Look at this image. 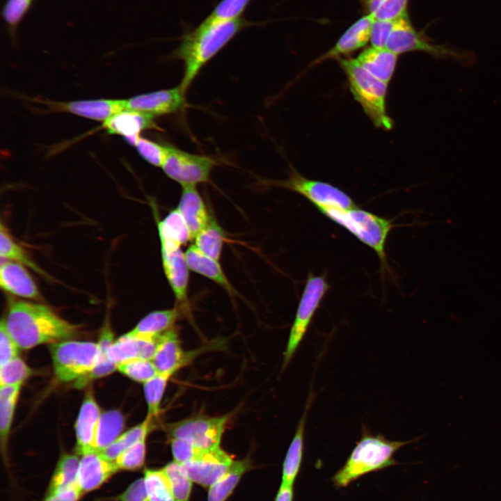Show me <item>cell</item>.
<instances>
[{"mask_svg":"<svg viewBox=\"0 0 501 501\" xmlns=\"http://www.w3.org/2000/svg\"><path fill=\"white\" fill-rule=\"evenodd\" d=\"M255 25L241 17L232 20L205 19L198 26L182 35L171 57L182 61L184 72L180 84L186 93L202 68L241 31Z\"/></svg>","mask_w":501,"mask_h":501,"instance_id":"1","label":"cell"},{"mask_svg":"<svg viewBox=\"0 0 501 501\" xmlns=\"http://www.w3.org/2000/svg\"><path fill=\"white\" fill-rule=\"evenodd\" d=\"M3 320L20 349L70 340L79 331L49 307L24 301H10Z\"/></svg>","mask_w":501,"mask_h":501,"instance_id":"2","label":"cell"},{"mask_svg":"<svg viewBox=\"0 0 501 501\" xmlns=\"http://www.w3.org/2000/svg\"><path fill=\"white\" fill-rule=\"evenodd\" d=\"M392 440L381 434H372L365 427L344 464L332 477L336 488H344L361 477L399 464L394 459L402 447L418 440Z\"/></svg>","mask_w":501,"mask_h":501,"instance_id":"3","label":"cell"},{"mask_svg":"<svg viewBox=\"0 0 501 501\" xmlns=\"http://www.w3.org/2000/svg\"><path fill=\"white\" fill-rule=\"evenodd\" d=\"M337 61L347 77L351 93L367 116L376 127L390 131L394 122L386 108L388 84L364 69L356 58Z\"/></svg>","mask_w":501,"mask_h":501,"instance_id":"4","label":"cell"},{"mask_svg":"<svg viewBox=\"0 0 501 501\" xmlns=\"http://www.w3.org/2000/svg\"><path fill=\"white\" fill-rule=\"evenodd\" d=\"M320 213L342 227L377 255L381 268L388 269L385 245L392 222L358 206L349 209L319 208Z\"/></svg>","mask_w":501,"mask_h":501,"instance_id":"5","label":"cell"},{"mask_svg":"<svg viewBox=\"0 0 501 501\" xmlns=\"http://www.w3.org/2000/svg\"><path fill=\"white\" fill-rule=\"evenodd\" d=\"M385 48L397 55L422 51L437 58L458 61L468 65L474 61L473 55L469 52L431 42L415 30L408 15L395 20Z\"/></svg>","mask_w":501,"mask_h":501,"instance_id":"6","label":"cell"},{"mask_svg":"<svg viewBox=\"0 0 501 501\" xmlns=\"http://www.w3.org/2000/svg\"><path fill=\"white\" fill-rule=\"evenodd\" d=\"M54 373L61 381L70 382L84 376L99 358L97 343L63 340L50 346Z\"/></svg>","mask_w":501,"mask_h":501,"instance_id":"7","label":"cell"},{"mask_svg":"<svg viewBox=\"0 0 501 501\" xmlns=\"http://www.w3.org/2000/svg\"><path fill=\"white\" fill-rule=\"evenodd\" d=\"M328 290L329 285L324 275L308 274L289 332L282 369L287 366L294 356Z\"/></svg>","mask_w":501,"mask_h":501,"instance_id":"8","label":"cell"},{"mask_svg":"<svg viewBox=\"0 0 501 501\" xmlns=\"http://www.w3.org/2000/svg\"><path fill=\"white\" fill-rule=\"evenodd\" d=\"M273 184L303 196L317 209H349L357 206L353 200L340 188L328 182L307 178L294 169L290 172L287 179L274 181Z\"/></svg>","mask_w":501,"mask_h":501,"instance_id":"9","label":"cell"},{"mask_svg":"<svg viewBox=\"0 0 501 501\" xmlns=\"http://www.w3.org/2000/svg\"><path fill=\"white\" fill-rule=\"evenodd\" d=\"M215 162L211 158L182 150L168 145V151L161 167L164 173L182 187L196 186L210 180Z\"/></svg>","mask_w":501,"mask_h":501,"instance_id":"10","label":"cell"},{"mask_svg":"<svg viewBox=\"0 0 501 501\" xmlns=\"http://www.w3.org/2000/svg\"><path fill=\"white\" fill-rule=\"evenodd\" d=\"M230 415L209 417L198 416L182 420L171 424V438L186 441L195 446L214 449L220 447L223 434Z\"/></svg>","mask_w":501,"mask_h":501,"instance_id":"11","label":"cell"},{"mask_svg":"<svg viewBox=\"0 0 501 501\" xmlns=\"http://www.w3.org/2000/svg\"><path fill=\"white\" fill-rule=\"evenodd\" d=\"M162 265L178 306L189 311V269L181 246L168 239H160Z\"/></svg>","mask_w":501,"mask_h":501,"instance_id":"12","label":"cell"},{"mask_svg":"<svg viewBox=\"0 0 501 501\" xmlns=\"http://www.w3.org/2000/svg\"><path fill=\"white\" fill-rule=\"evenodd\" d=\"M185 92L180 86L141 94L126 100V109L153 117L175 113L185 105Z\"/></svg>","mask_w":501,"mask_h":501,"instance_id":"13","label":"cell"},{"mask_svg":"<svg viewBox=\"0 0 501 501\" xmlns=\"http://www.w3.org/2000/svg\"><path fill=\"white\" fill-rule=\"evenodd\" d=\"M234 459L221 447L210 449L200 459L182 464L193 483L209 488L230 468Z\"/></svg>","mask_w":501,"mask_h":501,"instance_id":"14","label":"cell"},{"mask_svg":"<svg viewBox=\"0 0 501 501\" xmlns=\"http://www.w3.org/2000/svg\"><path fill=\"white\" fill-rule=\"evenodd\" d=\"M374 19L367 13L360 17L344 32L332 48L315 59L308 67H312L330 59L349 57L364 47L369 40Z\"/></svg>","mask_w":501,"mask_h":501,"instance_id":"15","label":"cell"},{"mask_svg":"<svg viewBox=\"0 0 501 501\" xmlns=\"http://www.w3.org/2000/svg\"><path fill=\"white\" fill-rule=\"evenodd\" d=\"M199 349L186 351L182 349L178 334L173 327L161 334L156 353L152 358L157 371L175 373L180 369L189 365L196 356L205 351Z\"/></svg>","mask_w":501,"mask_h":501,"instance_id":"16","label":"cell"},{"mask_svg":"<svg viewBox=\"0 0 501 501\" xmlns=\"http://www.w3.org/2000/svg\"><path fill=\"white\" fill-rule=\"evenodd\" d=\"M118 470L115 463L101 452L82 455L79 461L77 482L84 493L100 488Z\"/></svg>","mask_w":501,"mask_h":501,"instance_id":"17","label":"cell"},{"mask_svg":"<svg viewBox=\"0 0 501 501\" xmlns=\"http://www.w3.org/2000/svg\"><path fill=\"white\" fill-rule=\"evenodd\" d=\"M102 412L93 392L88 390L81 404L75 424L76 448L80 455L97 451V430Z\"/></svg>","mask_w":501,"mask_h":501,"instance_id":"18","label":"cell"},{"mask_svg":"<svg viewBox=\"0 0 501 501\" xmlns=\"http://www.w3.org/2000/svg\"><path fill=\"white\" fill-rule=\"evenodd\" d=\"M58 110L88 119L104 122L115 114L126 109V100H86L56 102Z\"/></svg>","mask_w":501,"mask_h":501,"instance_id":"19","label":"cell"},{"mask_svg":"<svg viewBox=\"0 0 501 501\" xmlns=\"http://www.w3.org/2000/svg\"><path fill=\"white\" fill-rule=\"evenodd\" d=\"M153 118L148 114L125 109L103 122V127L109 134L120 135L129 144L134 145L141 131L157 128Z\"/></svg>","mask_w":501,"mask_h":501,"instance_id":"20","label":"cell"},{"mask_svg":"<svg viewBox=\"0 0 501 501\" xmlns=\"http://www.w3.org/2000/svg\"><path fill=\"white\" fill-rule=\"evenodd\" d=\"M177 209L184 218L192 239L208 224L212 217L196 186H182Z\"/></svg>","mask_w":501,"mask_h":501,"instance_id":"21","label":"cell"},{"mask_svg":"<svg viewBox=\"0 0 501 501\" xmlns=\"http://www.w3.org/2000/svg\"><path fill=\"white\" fill-rule=\"evenodd\" d=\"M0 285L5 291L24 299H38L40 294L31 275L22 264L8 261L1 265Z\"/></svg>","mask_w":501,"mask_h":501,"instance_id":"22","label":"cell"},{"mask_svg":"<svg viewBox=\"0 0 501 501\" xmlns=\"http://www.w3.org/2000/svg\"><path fill=\"white\" fill-rule=\"evenodd\" d=\"M312 401V396L310 395L294 437L288 447L283 463L282 484L294 486L299 474L303 457L305 420Z\"/></svg>","mask_w":501,"mask_h":501,"instance_id":"23","label":"cell"},{"mask_svg":"<svg viewBox=\"0 0 501 501\" xmlns=\"http://www.w3.org/2000/svg\"><path fill=\"white\" fill-rule=\"evenodd\" d=\"M356 58L367 72L388 84L395 72L398 55L386 48L371 46Z\"/></svg>","mask_w":501,"mask_h":501,"instance_id":"24","label":"cell"},{"mask_svg":"<svg viewBox=\"0 0 501 501\" xmlns=\"http://www.w3.org/2000/svg\"><path fill=\"white\" fill-rule=\"evenodd\" d=\"M184 254L190 271L209 278L229 294H234L235 290L226 277L219 261L206 255L194 244L189 246Z\"/></svg>","mask_w":501,"mask_h":501,"instance_id":"25","label":"cell"},{"mask_svg":"<svg viewBox=\"0 0 501 501\" xmlns=\"http://www.w3.org/2000/svg\"><path fill=\"white\" fill-rule=\"evenodd\" d=\"M184 311L176 305L172 308L150 312L127 333L133 336L154 337L173 327Z\"/></svg>","mask_w":501,"mask_h":501,"instance_id":"26","label":"cell"},{"mask_svg":"<svg viewBox=\"0 0 501 501\" xmlns=\"http://www.w3.org/2000/svg\"><path fill=\"white\" fill-rule=\"evenodd\" d=\"M252 468L250 457L234 461L228 472L208 488L207 501H226Z\"/></svg>","mask_w":501,"mask_h":501,"instance_id":"27","label":"cell"},{"mask_svg":"<svg viewBox=\"0 0 501 501\" xmlns=\"http://www.w3.org/2000/svg\"><path fill=\"white\" fill-rule=\"evenodd\" d=\"M22 383L0 386V440L3 457L7 444Z\"/></svg>","mask_w":501,"mask_h":501,"instance_id":"28","label":"cell"},{"mask_svg":"<svg viewBox=\"0 0 501 501\" xmlns=\"http://www.w3.org/2000/svg\"><path fill=\"white\" fill-rule=\"evenodd\" d=\"M124 426V417L120 411L102 412L96 435L97 450L101 452L114 442L122 434Z\"/></svg>","mask_w":501,"mask_h":501,"instance_id":"29","label":"cell"},{"mask_svg":"<svg viewBox=\"0 0 501 501\" xmlns=\"http://www.w3.org/2000/svg\"><path fill=\"white\" fill-rule=\"evenodd\" d=\"M194 245L206 255L219 261L225 234L217 222L211 217L208 224L194 237Z\"/></svg>","mask_w":501,"mask_h":501,"instance_id":"30","label":"cell"},{"mask_svg":"<svg viewBox=\"0 0 501 501\" xmlns=\"http://www.w3.org/2000/svg\"><path fill=\"white\" fill-rule=\"evenodd\" d=\"M79 461L77 455H63L56 465L45 495L56 493L77 482Z\"/></svg>","mask_w":501,"mask_h":501,"instance_id":"31","label":"cell"},{"mask_svg":"<svg viewBox=\"0 0 501 501\" xmlns=\"http://www.w3.org/2000/svg\"><path fill=\"white\" fill-rule=\"evenodd\" d=\"M161 470L175 501H190L193 482L189 478L184 466L173 460Z\"/></svg>","mask_w":501,"mask_h":501,"instance_id":"32","label":"cell"},{"mask_svg":"<svg viewBox=\"0 0 501 501\" xmlns=\"http://www.w3.org/2000/svg\"><path fill=\"white\" fill-rule=\"evenodd\" d=\"M157 227L159 239H168L181 246L192 239L187 225L177 208L159 221Z\"/></svg>","mask_w":501,"mask_h":501,"instance_id":"33","label":"cell"},{"mask_svg":"<svg viewBox=\"0 0 501 501\" xmlns=\"http://www.w3.org/2000/svg\"><path fill=\"white\" fill-rule=\"evenodd\" d=\"M152 420V418L147 416L142 422L122 434L114 442L101 451L102 454L108 459L115 461L122 452L148 436L151 429Z\"/></svg>","mask_w":501,"mask_h":501,"instance_id":"34","label":"cell"},{"mask_svg":"<svg viewBox=\"0 0 501 501\" xmlns=\"http://www.w3.org/2000/svg\"><path fill=\"white\" fill-rule=\"evenodd\" d=\"M0 255L10 261L25 265L40 275L49 277V275L31 259L23 248L9 235L3 224L0 230Z\"/></svg>","mask_w":501,"mask_h":501,"instance_id":"35","label":"cell"},{"mask_svg":"<svg viewBox=\"0 0 501 501\" xmlns=\"http://www.w3.org/2000/svg\"><path fill=\"white\" fill-rule=\"evenodd\" d=\"M174 374L172 372H160L143 383V391L148 406L147 416L154 418L158 415L168 381Z\"/></svg>","mask_w":501,"mask_h":501,"instance_id":"36","label":"cell"},{"mask_svg":"<svg viewBox=\"0 0 501 501\" xmlns=\"http://www.w3.org/2000/svg\"><path fill=\"white\" fill-rule=\"evenodd\" d=\"M367 14L375 19L395 20L407 15L408 0H362Z\"/></svg>","mask_w":501,"mask_h":501,"instance_id":"37","label":"cell"},{"mask_svg":"<svg viewBox=\"0 0 501 501\" xmlns=\"http://www.w3.org/2000/svg\"><path fill=\"white\" fill-rule=\"evenodd\" d=\"M143 479L149 501H175L161 468L145 469Z\"/></svg>","mask_w":501,"mask_h":501,"instance_id":"38","label":"cell"},{"mask_svg":"<svg viewBox=\"0 0 501 501\" xmlns=\"http://www.w3.org/2000/svg\"><path fill=\"white\" fill-rule=\"evenodd\" d=\"M110 359L117 365L134 358H141L139 338L127 333L114 341L109 350Z\"/></svg>","mask_w":501,"mask_h":501,"instance_id":"39","label":"cell"},{"mask_svg":"<svg viewBox=\"0 0 501 501\" xmlns=\"http://www.w3.org/2000/svg\"><path fill=\"white\" fill-rule=\"evenodd\" d=\"M117 369L129 379L143 383L159 373L152 360L142 358H134L120 363Z\"/></svg>","mask_w":501,"mask_h":501,"instance_id":"40","label":"cell"},{"mask_svg":"<svg viewBox=\"0 0 501 501\" xmlns=\"http://www.w3.org/2000/svg\"><path fill=\"white\" fill-rule=\"evenodd\" d=\"M147 436H144L117 456L115 463L118 470H136L144 466Z\"/></svg>","mask_w":501,"mask_h":501,"instance_id":"41","label":"cell"},{"mask_svg":"<svg viewBox=\"0 0 501 501\" xmlns=\"http://www.w3.org/2000/svg\"><path fill=\"white\" fill-rule=\"evenodd\" d=\"M31 369L19 356L0 366V386L23 383Z\"/></svg>","mask_w":501,"mask_h":501,"instance_id":"42","label":"cell"},{"mask_svg":"<svg viewBox=\"0 0 501 501\" xmlns=\"http://www.w3.org/2000/svg\"><path fill=\"white\" fill-rule=\"evenodd\" d=\"M251 0H221L205 17L209 20H232L242 17Z\"/></svg>","mask_w":501,"mask_h":501,"instance_id":"43","label":"cell"},{"mask_svg":"<svg viewBox=\"0 0 501 501\" xmlns=\"http://www.w3.org/2000/svg\"><path fill=\"white\" fill-rule=\"evenodd\" d=\"M134 146L141 157L147 162L154 166H162L168 151L167 144H159L140 136Z\"/></svg>","mask_w":501,"mask_h":501,"instance_id":"44","label":"cell"},{"mask_svg":"<svg viewBox=\"0 0 501 501\" xmlns=\"http://www.w3.org/2000/svg\"><path fill=\"white\" fill-rule=\"evenodd\" d=\"M174 461L184 464L202 458L209 449H205L178 439H170Z\"/></svg>","mask_w":501,"mask_h":501,"instance_id":"45","label":"cell"},{"mask_svg":"<svg viewBox=\"0 0 501 501\" xmlns=\"http://www.w3.org/2000/svg\"><path fill=\"white\" fill-rule=\"evenodd\" d=\"M19 349L2 319L0 326V366L18 357Z\"/></svg>","mask_w":501,"mask_h":501,"instance_id":"46","label":"cell"},{"mask_svg":"<svg viewBox=\"0 0 501 501\" xmlns=\"http://www.w3.org/2000/svg\"><path fill=\"white\" fill-rule=\"evenodd\" d=\"M394 24L395 20L374 19L369 38L372 47L385 48Z\"/></svg>","mask_w":501,"mask_h":501,"instance_id":"47","label":"cell"},{"mask_svg":"<svg viewBox=\"0 0 501 501\" xmlns=\"http://www.w3.org/2000/svg\"><path fill=\"white\" fill-rule=\"evenodd\" d=\"M113 501H149L143 478H138L120 494L111 498Z\"/></svg>","mask_w":501,"mask_h":501,"instance_id":"48","label":"cell"},{"mask_svg":"<svg viewBox=\"0 0 501 501\" xmlns=\"http://www.w3.org/2000/svg\"><path fill=\"white\" fill-rule=\"evenodd\" d=\"M31 0H8L4 7L3 16L10 26H15L26 12Z\"/></svg>","mask_w":501,"mask_h":501,"instance_id":"49","label":"cell"},{"mask_svg":"<svg viewBox=\"0 0 501 501\" xmlns=\"http://www.w3.org/2000/svg\"><path fill=\"white\" fill-rule=\"evenodd\" d=\"M83 494L77 482L56 493L45 495L42 501H79Z\"/></svg>","mask_w":501,"mask_h":501,"instance_id":"50","label":"cell"},{"mask_svg":"<svg viewBox=\"0 0 501 501\" xmlns=\"http://www.w3.org/2000/svg\"><path fill=\"white\" fill-rule=\"evenodd\" d=\"M294 486L280 484L274 501H293Z\"/></svg>","mask_w":501,"mask_h":501,"instance_id":"51","label":"cell"}]
</instances>
